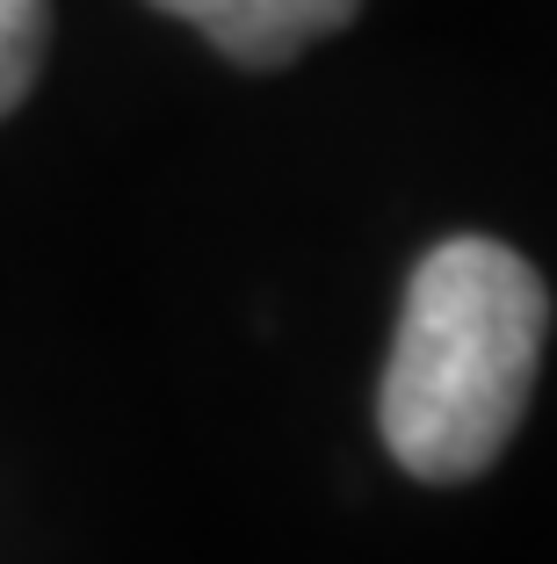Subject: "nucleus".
Wrapping results in <instances>:
<instances>
[{
    "instance_id": "obj_1",
    "label": "nucleus",
    "mask_w": 557,
    "mask_h": 564,
    "mask_svg": "<svg viewBox=\"0 0 557 564\" xmlns=\"http://www.w3.org/2000/svg\"><path fill=\"white\" fill-rule=\"evenodd\" d=\"M550 333L543 275L500 239H442L406 282L377 391L384 448L427 485H463L507 456Z\"/></svg>"
},
{
    "instance_id": "obj_2",
    "label": "nucleus",
    "mask_w": 557,
    "mask_h": 564,
    "mask_svg": "<svg viewBox=\"0 0 557 564\" xmlns=\"http://www.w3.org/2000/svg\"><path fill=\"white\" fill-rule=\"evenodd\" d=\"M160 15L203 30L232 66H290L297 51H312L319 36L347 30L362 0H152Z\"/></svg>"
},
{
    "instance_id": "obj_3",
    "label": "nucleus",
    "mask_w": 557,
    "mask_h": 564,
    "mask_svg": "<svg viewBox=\"0 0 557 564\" xmlns=\"http://www.w3.org/2000/svg\"><path fill=\"white\" fill-rule=\"evenodd\" d=\"M51 44V0H0V117H15L36 87Z\"/></svg>"
}]
</instances>
